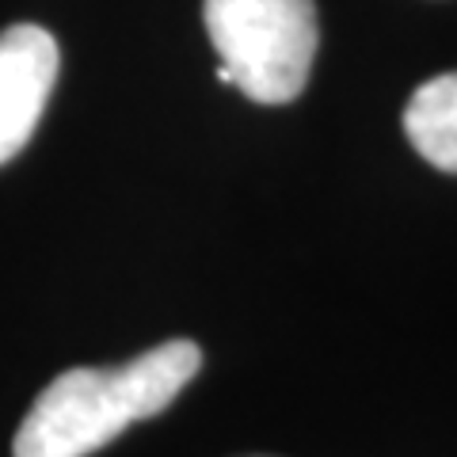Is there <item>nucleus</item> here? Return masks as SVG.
<instances>
[{
	"label": "nucleus",
	"instance_id": "f257e3e1",
	"mask_svg": "<svg viewBox=\"0 0 457 457\" xmlns=\"http://www.w3.org/2000/svg\"><path fill=\"white\" fill-rule=\"evenodd\" d=\"M203 351L191 339H168L119 366H77L57 374L23 416L16 457H88L126 427L153 420L195 381Z\"/></svg>",
	"mask_w": 457,
	"mask_h": 457
},
{
	"label": "nucleus",
	"instance_id": "f03ea898",
	"mask_svg": "<svg viewBox=\"0 0 457 457\" xmlns=\"http://www.w3.org/2000/svg\"><path fill=\"white\" fill-rule=\"evenodd\" d=\"M218 50V80L255 104H290L305 92L320 23L312 0H203Z\"/></svg>",
	"mask_w": 457,
	"mask_h": 457
},
{
	"label": "nucleus",
	"instance_id": "7ed1b4c3",
	"mask_svg": "<svg viewBox=\"0 0 457 457\" xmlns=\"http://www.w3.org/2000/svg\"><path fill=\"white\" fill-rule=\"evenodd\" d=\"M62 50L38 23H16L0 31V164H8L27 141L50 104Z\"/></svg>",
	"mask_w": 457,
	"mask_h": 457
},
{
	"label": "nucleus",
	"instance_id": "20e7f679",
	"mask_svg": "<svg viewBox=\"0 0 457 457\" xmlns=\"http://www.w3.org/2000/svg\"><path fill=\"white\" fill-rule=\"evenodd\" d=\"M404 134L427 164L457 176V69L431 77L411 92L404 107Z\"/></svg>",
	"mask_w": 457,
	"mask_h": 457
}]
</instances>
